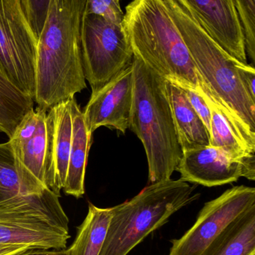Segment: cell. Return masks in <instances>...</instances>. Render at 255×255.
Segmentation results:
<instances>
[{"mask_svg":"<svg viewBox=\"0 0 255 255\" xmlns=\"http://www.w3.org/2000/svg\"><path fill=\"white\" fill-rule=\"evenodd\" d=\"M37 109L40 117L34 133L24 140H9L25 167L45 187L52 190L53 187L52 160L53 116L51 109L46 111Z\"/></svg>","mask_w":255,"mask_h":255,"instance_id":"cell-13","label":"cell"},{"mask_svg":"<svg viewBox=\"0 0 255 255\" xmlns=\"http://www.w3.org/2000/svg\"><path fill=\"white\" fill-rule=\"evenodd\" d=\"M37 40L21 0H0V68L12 84L33 100Z\"/></svg>","mask_w":255,"mask_h":255,"instance_id":"cell-8","label":"cell"},{"mask_svg":"<svg viewBox=\"0 0 255 255\" xmlns=\"http://www.w3.org/2000/svg\"><path fill=\"white\" fill-rule=\"evenodd\" d=\"M133 101V67L130 64L115 79L91 94L84 109L87 129L91 134L102 127L125 133L130 126Z\"/></svg>","mask_w":255,"mask_h":255,"instance_id":"cell-11","label":"cell"},{"mask_svg":"<svg viewBox=\"0 0 255 255\" xmlns=\"http://www.w3.org/2000/svg\"><path fill=\"white\" fill-rule=\"evenodd\" d=\"M176 171L184 181L208 187L232 184L241 177L255 181V157L234 160L209 145L182 152Z\"/></svg>","mask_w":255,"mask_h":255,"instance_id":"cell-10","label":"cell"},{"mask_svg":"<svg viewBox=\"0 0 255 255\" xmlns=\"http://www.w3.org/2000/svg\"><path fill=\"white\" fill-rule=\"evenodd\" d=\"M85 12L117 24H123L124 13L120 0H86Z\"/></svg>","mask_w":255,"mask_h":255,"instance_id":"cell-24","label":"cell"},{"mask_svg":"<svg viewBox=\"0 0 255 255\" xmlns=\"http://www.w3.org/2000/svg\"><path fill=\"white\" fill-rule=\"evenodd\" d=\"M15 255H66L65 250H45L28 249L26 251Z\"/></svg>","mask_w":255,"mask_h":255,"instance_id":"cell-27","label":"cell"},{"mask_svg":"<svg viewBox=\"0 0 255 255\" xmlns=\"http://www.w3.org/2000/svg\"><path fill=\"white\" fill-rule=\"evenodd\" d=\"M45 188L22 164L10 141L0 143V202Z\"/></svg>","mask_w":255,"mask_h":255,"instance_id":"cell-16","label":"cell"},{"mask_svg":"<svg viewBox=\"0 0 255 255\" xmlns=\"http://www.w3.org/2000/svg\"><path fill=\"white\" fill-rule=\"evenodd\" d=\"M84 73L92 93L115 79L133 62V52L123 24L84 13L82 28Z\"/></svg>","mask_w":255,"mask_h":255,"instance_id":"cell-7","label":"cell"},{"mask_svg":"<svg viewBox=\"0 0 255 255\" xmlns=\"http://www.w3.org/2000/svg\"><path fill=\"white\" fill-rule=\"evenodd\" d=\"M72 100L63 102L51 109L53 116L52 141L53 187L52 191L58 196H61V190L65 184L71 148Z\"/></svg>","mask_w":255,"mask_h":255,"instance_id":"cell-17","label":"cell"},{"mask_svg":"<svg viewBox=\"0 0 255 255\" xmlns=\"http://www.w3.org/2000/svg\"><path fill=\"white\" fill-rule=\"evenodd\" d=\"M112 208H100L90 203L88 214L78 229L76 239L66 255H99L106 239Z\"/></svg>","mask_w":255,"mask_h":255,"instance_id":"cell-19","label":"cell"},{"mask_svg":"<svg viewBox=\"0 0 255 255\" xmlns=\"http://www.w3.org/2000/svg\"><path fill=\"white\" fill-rule=\"evenodd\" d=\"M196 185L179 178L151 183L139 194L112 208L99 255H127L175 213L199 199Z\"/></svg>","mask_w":255,"mask_h":255,"instance_id":"cell-5","label":"cell"},{"mask_svg":"<svg viewBox=\"0 0 255 255\" xmlns=\"http://www.w3.org/2000/svg\"><path fill=\"white\" fill-rule=\"evenodd\" d=\"M245 39L246 52L255 62V0H235Z\"/></svg>","mask_w":255,"mask_h":255,"instance_id":"cell-22","label":"cell"},{"mask_svg":"<svg viewBox=\"0 0 255 255\" xmlns=\"http://www.w3.org/2000/svg\"><path fill=\"white\" fill-rule=\"evenodd\" d=\"M201 255H255V205L230 223Z\"/></svg>","mask_w":255,"mask_h":255,"instance_id":"cell-18","label":"cell"},{"mask_svg":"<svg viewBox=\"0 0 255 255\" xmlns=\"http://www.w3.org/2000/svg\"><path fill=\"white\" fill-rule=\"evenodd\" d=\"M166 87L182 152L211 145L209 131L192 107L184 88L168 80Z\"/></svg>","mask_w":255,"mask_h":255,"instance_id":"cell-14","label":"cell"},{"mask_svg":"<svg viewBox=\"0 0 255 255\" xmlns=\"http://www.w3.org/2000/svg\"><path fill=\"white\" fill-rule=\"evenodd\" d=\"M241 80L251 98L255 101V69L249 64L241 63L239 68Z\"/></svg>","mask_w":255,"mask_h":255,"instance_id":"cell-26","label":"cell"},{"mask_svg":"<svg viewBox=\"0 0 255 255\" xmlns=\"http://www.w3.org/2000/svg\"><path fill=\"white\" fill-rule=\"evenodd\" d=\"M133 101L129 128L143 144L150 184L169 179L182 156L166 79L133 55Z\"/></svg>","mask_w":255,"mask_h":255,"instance_id":"cell-4","label":"cell"},{"mask_svg":"<svg viewBox=\"0 0 255 255\" xmlns=\"http://www.w3.org/2000/svg\"><path fill=\"white\" fill-rule=\"evenodd\" d=\"M23 246L1 245L0 244V255H15L28 250Z\"/></svg>","mask_w":255,"mask_h":255,"instance_id":"cell-28","label":"cell"},{"mask_svg":"<svg viewBox=\"0 0 255 255\" xmlns=\"http://www.w3.org/2000/svg\"><path fill=\"white\" fill-rule=\"evenodd\" d=\"M211 37L233 58L247 63L245 39L235 0H182Z\"/></svg>","mask_w":255,"mask_h":255,"instance_id":"cell-12","label":"cell"},{"mask_svg":"<svg viewBox=\"0 0 255 255\" xmlns=\"http://www.w3.org/2000/svg\"><path fill=\"white\" fill-rule=\"evenodd\" d=\"M255 205V188L236 186L205 203L193 226L172 241L169 255H201L234 220Z\"/></svg>","mask_w":255,"mask_h":255,"instance_id":"cell-9","label":"cell"},{"mask_svg":"<svg viewBox=\"0 0 255 255\" xmlns=\"http://www.w3.org/2000/svg\"><path fill=\"white\" fill-rule=\"evenodd\" d=\"M72 142L67 177L63 191L79 199L85 193V175L92 134L88 132L83 112L74 98L72 100Z\"/></svg>","mask_w":255,"mask_h":255,"instance_id":"cell-15","label":"cell"},{"mask_svg":"<svg viewBox=\"0 0 255 255\" xmlns=\"http://www.w3.org/2000/svg\"><path fill=\"white\" fill-rule=\"evenodd\" d=\"M123 26L133 55L166 80L202 94L191 55L163 0H133Z\"/></svg>","mask_w":255,"mask_h":255,"instance_id":"cell-3","label":"cell"},{"mask_svg":"<svg viewBox=\"0 0 255 255\" xmlns=\"http://www.w3.org/2000/svg\"><path fill=\"white\" fill-rule=\"evenodd\" d=\"M30 27L38 40L54 0H21Z\"/></svg>","mask_w":255,"mask_h":255,"instance_id":"cell-23","label":"cell"},{"mask_svg":"<svg viewBox=\"0 0 255 255\" xmlns=\"http://www.w3.org/2000/svg\"><path fill=\"white\" fill-rule=\"evenodd\" d=\"M163 1L191 55L202 94L211 99L235 134L255 153V101L241 80L238 68L242 62L210 36L182 0Z\"/></svg>","mask_w":255,"mask_h":255,"instance_id":"cell-1","label":"cell"},{"mask_svg":"<svg viewBox=\"0 0 255 255\" xmlns=\"http://www.w3.org/2000/svg\"><path fill=\"white\" fill-rule=\"evenodd\" d=\"M60 196L48 188L0 202V244L65 250L69 220Z\"/></svg>","mask_w":255,"mask_h":255,"instance_id":"cell-6","label":"cell"},{"mask_svg":"<svg viewBox=\"0 0 255 255\" xmlns=\"http://www.w3.org/2000/svg\"><path fill=\"white\" fill-rule=\"evenodd\" d=\"M187 94V98L191 104L192 107L201 118L208 131H211V109L209 105L207 103L203 95L198 91L190 88H184Z\"/></svg>","mask_w":255,"mask_h":255,"instance_id":"cell-25","label":"cell"},{"mask_svg":"<svg viewBox=\"0 0 255 255\" xmlns=\"http://www.w3.org/2000/svg\"><path fill=\"white\" fill-rule=\"evenodd\" d=\"M86 0H54L37 40V108L49 111L86 88L82 52Z\"/></svg>","mask_w":255,"mask_h":255,"instance_id":"cell-2","label":"cell"},{"mask_svg":"<svg viewBox=\"0 0 255 255\" xmlns=\"http://www.w3.org/2000/svg\"><path fill=\"white\" fill-rule=\"evenodd\" d=\"M34 103L10 82L0 68V132L11 138L25 115L34 109Z\"/></svg>","mask_w":255,"mask_h":255,"instance_id":"cell-20","label":"cell"},{"mask_svg":"<svg viewBox=\"0 0 255 255\" xmlns=\"http://www.w3.org/2000/svg\"><path fill=\"white\" fill-rule=\"evenodd\" d=\"M203 97L211 109V145L220 148L234 160H246L255 157V153L250 151L235 134L211 99L205 95Z\"/></svg>","mask_w":255,"mask_h":255,"instance_id":"cell-21","label":"cell"}]
</instances>
